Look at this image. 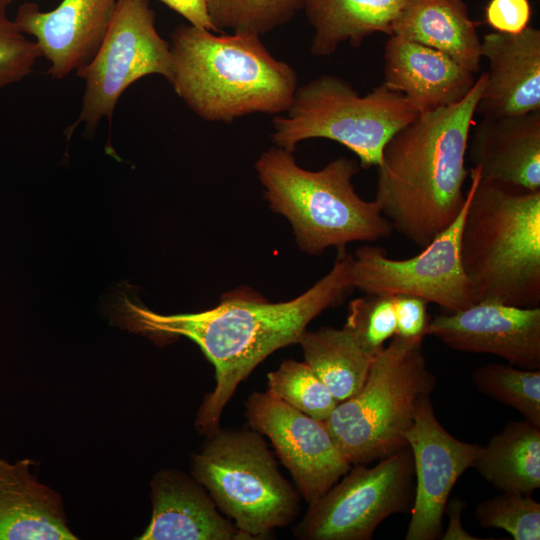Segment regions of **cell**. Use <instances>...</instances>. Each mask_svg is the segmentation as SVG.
Returning a JSON list of instances; mask_svg holds the SVG:
<instances>
[{"label":"cell","mask_w":540,"mask_h":540,"mask_svg":"<svg viewBox=\"0 0 540 540\" xmlns=\"http://www.w3.org/2000/svg\"><path fill=\"white\" fill-rule=\"evenodd\" d=\"M331 270L298 297L278 303L232 297L216 307L188 314L162 315L129 300L125 311L131 329L159 336H184L194 341L215 368V387L197 413L195 425L207 436L238 385L267 356L298 344L308 324L341 303L354 289L352 255L338 250Z\"/></svg>","instance_id":"6da1fadb"},{"label":"cell","mask_w":540,"mask_h":540,"mask_svg":"<svg viewBox=\"0 0 540 540\" xmlns=\"http://www.w3.org/2000/svg\"><path fill=\"white\" fill-rule=\"evenodd\" d=\"M486 73L458 103L421 113L386 143L374 201L393 230L420 249L448 228L465 204V158Z\"/></svg>","instance_id":"7a4b0ae2"},{"label":"cell","mask_w":540,"mask_h":540,"mask_svg":"<svg viewBox=\"0 0 540 540\" xmlns=\"http://www.w3.org/2000/svg\"><path fill=\"white\" fill-rule=\"evenodd\" d=\"M171 77L176 94L199 117L229 122L255 112L287 111L297 75L252 34L180 25L172 33Z\"/></svg>","instance_id":"3957f363"},{"label":"cell","mask_w":540,"mask_h":540,"mask_svg":"<svg viewBox=\"0 0 540 540\" xmlns=\"http://www.w3.org/2000/svg\"><path fill=\"white\" fill-rule=\"evenodd\" d=\"M469 175L459 256L474 303L539 307L540 190Z\"/></svg>","instance_id":"277c9868"},{"label":"cell","mask_w":540,"mask_h":540,"mask_svg":"<svg viewBox=\"0 0 540 540\" xmlns=\"http://www.w3.org/2000/svg\"><path fill=\"white\" fill-rule=\"evenodd\" d=\"M280 147L257 159L255 168L269 207L292 226L300 250L320 255L352 242H375L393 232L377 203L362 199L352 178L359 172L355 159L339 157L318 171L300 167Z\"/></svg>","instance_id":"5b68a950"},{"label":"cell","mask_w":540,"mask_h":540,"mask_svg":"<svg viewBox=\"0 0 540 540\" xmlns=\"http://www.w3.org/2000/svg\"><path fill=\"white\" fill-rule=\"evenodd\" d=\"M423 341L395 335L375 356L361 389L338 402L323 421L351 465L370 464L407 447L416 401L436 385Z\"/></svg>","instance_id":"8992f818"},{"label":"cell","mask_w":540,"mask_h":540,"mask_svg":"<svg viewBox=\"0 0 540 540\" xmlns=\"http://www.w3.org/2000/svg\"><path fill=\"white\" fill-rule=\"evenodd\" d=\"M192 475L251 540L269 538L300 511V493L280 473L262 435L220 426L192 458Z\"/></svg>","instance_id":"52a82bcc"},{"label":"cell","mask_w":540,"mask_h":540,"mask_svg":"<svg viewBox=\"0 0 540 540\" xmlns=\"http://www.w3.org/2000/svg\"><path fill=\"white\" fill-rule=\"evenodd\" d=\"M418 115L401 93L384 83L361 96L341 78L322 75L296 90L286 116L274 118L272 139L290 153L307 139L333 140L367 169L379 166L389 139Z\"/></svg>","instance_id":"ba28073f"},{"label":"cell","mask_w":540,"mask_h":540,"mask_svg":"<svg viewBox=\"0 0 540 540\" xmlns=\"http://www.w3.org/2000/svg\"><path fill=\"white\" fill-rule=\"evenodd\" d=\"M376 465L357 464L309 505L292 529L301 540H369L388 517L411 511L413 457L404 447Z\"/></svg>","instance_id":"9c48e42d"},{"label":"cell","mask_w":540,"mask_h":540,"mask_svg":"<svg viewBox=\"0 0 540 540\" xmlns=\"http://www.w3.org/2000/svg\"><path fill=\"white\" fill-rule=\"evenodd\" d=\"M85 81L79 118L94 129L111 118L121 95L137 80L159 74L171 77L170 44L158 33L148 0H117L115 12L92 59L75 72Z\"/></svg>","instance_id":"30bf717a"},{"label":"cell","mask_w":540,"mask_h":540,"mask_svg":"<svg viewBox=\"0 0 540 540\" xmlns=\"http://www.w3.org/2000/svg\"><path fill=\"white\" fill-rule=\"evenodd\" d=\"M468 204L456 220L419 254L391 259L377 246H363L352 255V282L364 294L412 295L448 312L474 304L459 256V236Z\"/></svg>","instance_id":"8fae6325"},{"label":"cell","mask_w":540,"mask_h":540,"mask_svg":"<svg viewBox=\"0 0 540 540\" xmlns=\"http://www.w3.org/2000/svg\"><path fill=\"white\" fill-rule=\"evenodd\" d=\"M244 405L250 428L270 440L308 505L321 498L351 468L323 421L266 392H253Z\"/></svg>","instance_id":"7c38bea8"},{"label":"cell","mask_w":540,"mask_h":540,"mask_svg":"<svg viewBox=\"0 0 540 540\" xmlns=\"http://www.w3.org/2000/svg\"><path fill=\"white\" fill-rule=\"evenodd\" d=\"M415 475V493L406 540H435L442 530L451 491L473 467L482 446L452 436L438 421L430 394L415 404L413 422L405 434Z\"/></svg>","instance_id":"4fadbf2b"},{"label":"cell","mask_w":540,"mask_h":540,"mask_svg":"<svg viewBox=\"0 0 540 540\" xmlns=\"http://www.w3.org/2000/svg\"><path fill=\"white\" fill-rule=\"evenodd\" d=\"M426 333L457 351L492 354L519 368L540 369V307L476 302L430 319Z\"/></svg>","instance_id":"5bb4252c"},{"label":"cell","mask_w":540,"mask_h":540,"mask_svg":"<svg viewBox=\"0 0 540 540\" xmlns=\"http://www.w3.org/2000/svg\"><path fill=\"white\" fill-rule=\"evenodd\" d=\"M117 0H62L50 11L22 4L14 17L20 31L33 36L49 63L52 78L63 79L97 52L112 21Z\"/></svg>","instance_id":"9a60e30c"},{"label":"cell","mask_w":540,"mask_h":540,"mask_svg":"<svg viewBox=\"0 0 540 540\" xmlns=\"http://www.w3.org/2000/svg\"><path fill=\"white\" fill-rule=\"evenodd\" d=\"M489 64L475 114L501 118L540 110V30L516 34L492 32L481 41Z\"/></svg>","instance_id":"2e32d148"},{"label":"cell","mask_w":540,"mask_h":540,"mask_svg":"<svg viewBox=\"0 0 540 540\" xmlns=\"http://www.w3.org/2000/svg\"><path fill=\"white\" fill-rule=\"evenodd\" d=\"M383 58V83L419 114L458 103L477 79L447 54L399 35L389 36Z\"/></svg>","instance_id":"e0dca14e"},{"label":"cell","mask_w":540,"mask_h":540,"mask_svg":"<svg viewBox=\"0 0 540 540\" xmlns=\"http://www.w3.org/2000/svg\"><path fill=\"white\" fill-rule=\"evenodd\" d=\"M467 151L482 179L540 190V110L483 118L469 137Z\"/></svg>","instance_id":"ac0fdd59"},{"label":"cell","mask_w":540,"mask_h":540,"mask_svg":"<svg viewBox=\"0 0 540 540\" xmlns=\"http://www.w3.org/2000/svg\"><path fill=\"white\" fill-rule=\"evenodd\" d=\"M153 514L141 540H251L195 479L162 471L152 482Z\"/></svg>","instance_id":"d6986e66"},{"label":"cell","mask_w":540,"mask_h":540,"mask_svg":"<svg viewBox=\"0 0 540 540\" xmlns=\"http://www.w3.org/2000/svg\"><path fill=\"white\" fill-rule=\"evenodd\" d=\"M32 464L0 459V540H75L58 496L30 473Z\"/></svg>","instance_id":"ffe728a7"},{"label":"cell","mask_w":540,"mask_h":540,"mask_svg":"<svg viewBox=\"0 0 540 540\" xmlns=\"http://www.w3.org/2000/svg\"><path fill=\"white\" fill-rule=\"evenodd\" d=\"M392 35L439 50L473 73L480 70L481 40L462 0H408Z\"/></svg>","instance_id":"44dd1931"},{"label":"cell","mask_w":540,"mask_h":540,"mask_svg":"<svg viewBox=\"0 0 540 540\" xmlns=\"http://www.w3.org/2000/svg\"><path fill=\"white\" fill-rule=\"evenodd\" d=\"M408 0H304L314 29L311 53L328 56L343 42L359 46L374 34L392 35V27Z\"/></svg>","instance_id":"7402d4cb"},{"label":"cell","mask_w":540,"mask_h":540,"mask_svg":"<svg viewBox=\"0 0 540 540\" xmlns=\"http://www.w3.org/2000/svg\"><path fill=\"white\" fill-rule=\"evenodd\" d=\"M473 467L502 492L531 495L540 488V426L508 422L482 446Z\"/></svg>","instance_id":"603a6c76"},{"label":"cell","mask_w":540,"mask_h":540,"mask_svg":"<svg viewBox=\"0 0 540 540\" xmlns=\"http://www.w3.org/2000/svg\"><path fill=\"white\" fill-rule=\"evenodd\" d=\"M298 344L305 362L338 402L361 389L375 358L344 328L324 326L315 331L306 330Z\"/></svg>","instance_id":"cb8c5ba5"},{"label":"cell","mask_w":540,"mask_h":540,"mask_svg":"<svg viewBox=\"0 0 540 540\" xmlns=\"http://www.w3.org/2000/svg\"><path fill=\"white\" fill-rule=\"evenodd\" d=\"M471 379L481 393L514 408L525 420L540 426V369L492 363L474 369Z\"/></svg>","instance_id":"d4e9b609"},{"label":"cell","mask_w":540,"mask_h":540,"mask_svg":"<svg viewBox=\"0 0 540 540\" xmlns=\"http://www.w3.org/2000/svg\"><path fill=\"white\" fill-rule=\"evenodd\" d=\"M266 393L321 421L329 417L338 403L305 361L292 359L284 360L268 373Z\"/></svg>","instance_id":"484cf974"},{"label":"cell","mask_w":540,"mask_h":540,"mask_svg":"<svg viewBox=\"0 0 540 540\" xmlns=\"http://www.w3.org/2000/svg\"><path fill=\"white\" fill-rule=\"evenodd\" d=\"M219 32L262 35L289 21L304 0H207Z\"/></svg>","instance_id":"4316f807"},{"label":"cell","mask_w":540,"mask_h":540,"mask_svg":"<svg viewBox=\"0 0 540 540\" xmlns=\"http://www.w3.org/2000/svg\"><path fill=\"white\" fill-rule=\"evenodd\" d=\"M474 517L482 527L502 529L514 540L540 539V503L531 495L502 492L478 503Z\"/></svg>","instance_id":"83f0119b"},{"label":"cell","mask_w":540,"mask_h":540,"mask_svg":"<svg viewBox=\"0 0 540 540\" xmlns=\"http://www.w3.org/2000/svg\"><path fill=\"white\" fill-rule=\"evenodd\" d=\"M343 328L364 350L376 356L395 336L394 296L364 294L353 299Z\"/></svg>","instance_id":"f1b7e54d"},{"label":"cell","mask_w":540,"mask_h":540,"mask_svg":"<svg viewBox=\"0 0 540 540\" xmlns=\"http://www.w3.org/2000/svg\"><path fill=\"white\" fill-rule=\"evenodd\" d=\"M12 0H0V90L33 71L42 56L35 41L26 37L7 14Z\"/></svg>","instance_id":"f546056e"},{"label":"cell","mask_w":540,"mask_h":540,"mask_svg":"<svg viewBox=\"0 0 540 540\" xmlns=\"http://www.w3.org/2000/svg\"><path fill=\"white\" fill-rule=\"evenodd\" d=\"M428 302L412 295L394 296L395 335L407 340H424L430 318Z\"/></svg>","instance_id":"4dcf8cb0"},{"label":"cell","mask_w":540,"mask_h":540,"mask_svg":"<svg viewBox=\"0 0 540 540\" xmlns=\"http://www.w3.org/2000/svg\"><path fill=\"white\" fill-rule=\"evenodd\" d=\"M531 17L529 0H490L485 18L500 33L516 34L528 27Z\"/></svg>","instance_id":"1f68e13d"},{"label":"cell","mask_w":540,"mask_h":540,"mask_svg":"<svg viewBox=\"0 0 540 540\" xmlns=\"http://www.w3.org/2000/svg\"><path fill=\"white\" fill-rule=\"evenodd\" d=\"M183 16L189 25L214 33L219 31L212 22L207 0H159Z\"/></svg>","instance_id":"d6a6232c"},{"label":"cell","mask_w":540,"mask_h":540,"mask_svg":"<svg viewBox=\"0 0 540 540\" xmlns=\"http://www.w3.org/2000/svg\"><path fill=\"white\" fill-rule=\"evenodd\" d=\"M465 508V503L458 498L453 499L446 505L445 512L449 518V524L442 535V540H479L469 534L462 525V513Z\"/></svg>","instance_id":"836d02e7"},{"label":"cell","mask_w":540,"mask_h":540,"mask_svg":"<svg viewBox=\"0 0 540 540\" xmlns=\"http://www.w3.org/2000/svg\"><path fill=\"white\" fill-rule=\"evenodd\" d=\"M13 1V0H12Z\"/></svg>","instance_id":"e575fe53"}]
</instances>
